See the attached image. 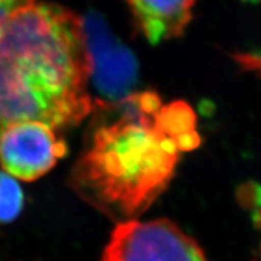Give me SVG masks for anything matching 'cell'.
Returning a JSON list of instances; mask_svg holds the SVG:
<instances>
[{
	"mask_svg": "<svg viewBox=\"0 0 261 261\" xmlns=\"http://www.w3.org/2000/svg\"><path fill=\"white\" fill-rule=\"evenodd\" d=\"M24 205L22 188L12 175L0 172V223L17 219Z\"/></svg>",
	"mask_w": 261,
	"mask_h": 261,
	"instance_id": "52a82bcc",
	"label": "cell"
},
{
	"mask_svg": "<svg viewBox=\"0 0 261 261\" xmlns=\"http://www.w3.org/2000/svg\"><path fill=\"white\" fill-rule=\"evenodd\" d=\"M67 152L52 127L37 121L18 122L0 135V165L14 178L33 181L56 166Z\"/></svg>",
	"mask_w": 261,
	"mask_h": 261,
	"instance_id": "277c9868",
	"label": "cell"
},
{
	"mask_svg": "<svg viewBox=\"0 0 261 261\" xmlns=\"http://www.w3.org/2000/svg\"><path fill=\"white\" fill-rule=\"evenodd\" d=\"M135 23L151 44L175 39L192 18L196 0H127Z\"/></svg>",
	"mask_w": 261,
	"mask_h": 261,
	"instance_id": "8992f818",
	"label": "cell"
},
{
	"mask_svg": "<svg viewBox=\"0 0 261 261\" xmlns=\"http://www.w3.org/2000/svg\"><path fill=\"white\" fill-rule=\"evenodd\" d=\"M93 113L68 185L116 224L135 220L167 190L182 152L200 146L195 112L142 91L98 99Z\"/></svg>",
	"mask_w": 261,
	"mask_h": 261,
	"instance_id": "6da1fadb",
	"label": "cell"
},
{
	"mask_svg": "<svg viewBox=\"0 0 261 261\" xmlns=\"http://www.w3.org/2000/svg\"><path fill=\"white\" fill-rule=\"evenodd\" d=\"M84 27L92 57L91 77L98 90L109 98L107 102L128 96L138 73L136 57L113 37L98 15H90L84 21Z\"/></svg>",
	"mask_w": 261,
	"mask_h": 261,
	"instance_id": "5b68a950",
	"label": "cell"
},
{
	"mask_svg": "<svg viewBox=\"0 0 261 261\" xmlns=\"http://www.w3.org/2000/svg\"><path fill=\"white\" fill-rule=\"evenodd\" d=\"M234 61L246 69L261 70V54H240L234 57Z\"/></svg>",
	"mask_w": 261,
	"mask_h": 261,
	"instance_id": "9c48e42d",
	"label": "cell"
},
{
	"mask_svg": "<svg viewBox=\"0 0 261 261\" xmlns=\"http://www.w3.org/2000/svg\"><path fill=\"white\" fill-rule=\"evenodd\" d=\"M84 21L56 4L32 3L0 25V135L18 122L77 125L96 107Z\"/></svg>",
	"mask_w": 261,
	"mask_h": 261,
	"instance_id": "7a4b0ae2",
	"label": "cell"
},
{
	"mask_svg": "<svg viewBox=\"0 0 261 261\" xmlns=\"http://www.w3.org/2000/svg\"><path fill=\"white\" fill-rule=\"evenodd\" d=\"M100 261H210L203 249L168 219L117 223Z\"/></svg>",
	"mask_w": 261,
	"mask_h": 261,
	"instance_id": "3957f363",
	"label": "cell"
},
{
	"mask_svg": "<svg viewBox=\"0 0 261 261\" xmlns=\"http://www.w3.org/2000/svg\"><path fill=\"white\" fill-rule=\"evenodd\" d=\"M34 2L35 0H0V25L10 15L14 14L18 9Z\"/></svg>",
	"mask_w": 261,
	"mask_h": 261,
	"instance_id": "ba28073f",
	"label": "cell"
}]
</instances>
